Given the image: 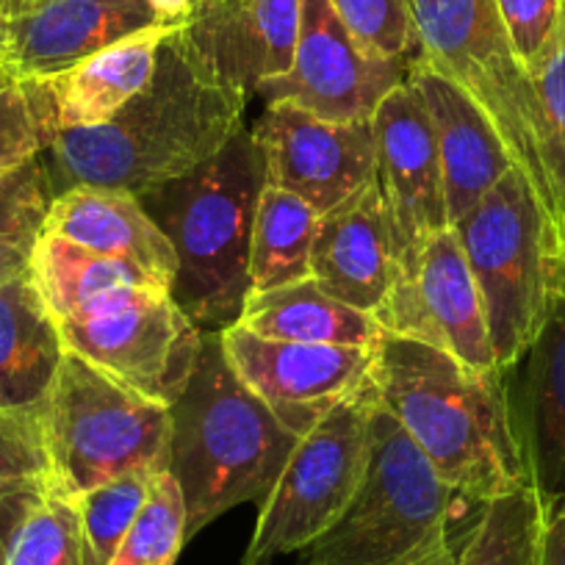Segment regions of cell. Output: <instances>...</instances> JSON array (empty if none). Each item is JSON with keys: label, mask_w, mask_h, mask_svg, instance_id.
Masks as SVG:
<instances>
[{"label": "cell", "mask_w": 565, "mask_h": 565, "mask_svg": "<svg viewBox=\"0 0 565 565\" xmlns=\"http://www.w3.org/2000/svg\"><path fill=\"white\" fill-rule=\"evenodd\" d=\"M330 7L366 51L407 64L418 56L411 0H330Z\"/></svg>", "instance_id": "obj_33"}, {"label": "cell", "mask_w": 565, "mask_h": 565, "mask_svg": "<svg viewBox=\"0 0 565 565\" xmlns=\"http://www.w3.org/2000/svg\"><path fill=\"white\" fill-rule=\"evenodd\" d=\"M480 286L497 366L530 347L559 295V225L521 167H513L452 225Z\"/></svg>", "instance_id": "obj_5"}, {"label": "cell", "mask_w": 565, "mask_h": 565, "mask_svg": "<svg viewBox=\"0 0 565 565\" xmlns=\"http://www.w3.org/2000/svg\"><path fill=\"white\" fill-rule=\"evenodd\" d=\"M480 508V519L460 552L452 554V565H541L546 504L535 488H513Z\"/></svg>", "instance_id": "obj_28"}, {"label": "cell", "mask_w": 565, "mask_h": 565, "mask_svg": "<svg viewBox=\"0 0 565 565\" xmlns=\"http://www.w3.org/2000/svg\"><path fill=\"white\" fill-rule=\"evenodd\" d=\"M372 383L341 402L297 441L258 508L242 565H271L317 543L344 515L372 452Z\"/></svg>", "instance_id": "obj_9"}, {"label": "cell", "mask_w": 565, "mask_h": 565, "mask_svg": "<svg viewBox=\"0 0 565 565\" xmlns=\"http://www.w3.org/2000/svg\"><path fill=\"white\" fill-rule=\"evenodd\" d=\"M559 295H565V225L559 227V280H557Z\"/></svg>", "instance_id": "obj_41"}, {"label": "cell", "mask_w": 565, "mask_h": 565, "mask_svg": "<svg viewBox=\"0 0 565 565\" xmlns=\"http://www.w3.org/2000/svg\"><path fill=\"white\" fill-rule=\"evenodd\" d=\"M167 29H183L200 0H150Z\"/></svg>", "instance_id": "obj_38"}, {"label": "cell", "mask_w": 565, "mask_h": 565, "mask_svg": "<svg viewBox=\"0 0 565 565\" xmlns=\"http://www.w3.org/2000/svg\"><path fill=\"white\" fill-rule=\"evenodd\" d=\"M266 161L253 128L189 175L136 192L178 258L172 300L198 328H231L249 291V238L266 186Z\"/></svg>", "instance_id": "obj_4"}, {"label": "cell", "mask_w": 565, "mask_h": 565, "mask_svg": "<svg viewBox=\"0 0 565 565\" xmlns=\"http://www.w3.org/2000/svg\"><path fill=\"white\" fill-rule=\"evenodd\" d=\"M541 565H565V497L546 510Z\"/></svg>", "instance_id": "obj_37"}, {"label": "cell", "mask_w": 565, "mask_h": 565, "mask_svg": "<svg viewBox=\"0 0 565 565\" xmlns=\"http://www.w3.org/2000/svg\"><path fill=\"white\" fill-rule=\"evenodd\" d=\"M499 377L526 477L548 510L565 497V295H554L537 335Z\"/></svg>", "instance_id": "obj_17"}, {"label": "cell", "mask_w": 565, "mask_h": 565, "mask_svg": "<svg viewBox=\"0 0 565 565\" xmlns=\"http://www.w3.org/2000/svg\"><path fill=\"white\" fill-rule=\"evenodd\" d=\"M233 372L295 436H306L333 407L366 388L374 347L302 344L249 333L242 324L220 330Z\"/></svg>", "instance_id": "obj_12"}, {"label": "cell", "mask_w": 565, "mask_h": 565, "mask_svg": "<svg viewBox=\"0 0 565 565\" xmlns=\"http://www.w3.org/2000/svg\"><path fill=\"white\" fill-rule=\"evenodd\" d=\"M407 81L430 114L452 227L513 170L515 161L491 117L449 75L416 56L407 67Z\"/></svg>", "instance_id": "obj_19"}, {"label": "cell", "mask_w": 565, "mask_h": 565, "mask_svg": "<svg viewBox=\"0 0 565 565\" xmlns=\"http://www.w3.org/2000/svg\"><path fill=\"white\" fill-rule=\"evenodd\" d=\"M164 471L186 504V537L247 502H264L300 436L233 372L220 330H205L186 388L170 407Z\"/></svg>", "instance_id": "obj_3"}, {"label": "cell", "mask_w": 565, "mask_h": 565, "mask_svg": "<svg viewBox=\"0 0 565 565\" xmlns=\"http://www.w3.org/2000/svg\"><path fill=\"white\" fill-rule=\"evenodd\" d=\"M385 335L422 341L477 372H497L486 306L452 227L422 244L374 313Z\"/></svg>", "instance_id": "obj_11"}, {"label": "cell", "mask_w": 565, "mask_h": 565, "mask_svg": "<svg viewBox=\"0 0 565 565\" xmlns=\"http://www.w3.org/2000/svg\"><path fill=\"white\" fill-rule=\"evenodd\" d=\"M247 95L189 45L181 29L161 40L150 84L108 122L62 130L40 156L53 198L78 186L141 189L189 175L244 128Z\"/></svg>", "instance_id": "obj_1"}, {"label": "cell", "mask_w": 565, "mask_h": 565, "mask_svg": "<svg viewBox=\"0 0 565 565\" xmlns=\"http://www.w3.org/2000/svg\"><path fill=\"white\" fill-rule=\"evenodd\" d=\"M418 56L463 86L491 117L515 167L557 220L541 159V114L530 73L515 56L497 0H411ZM559 225V222H557Z\"/></svg>", "instance_id": "obj_8"}, {"label": "cell", "mask_w": 565, "mask_h": 565, "mask_svg": "<svg viewBox=\"0 0 565 565\" xmlns=\"http://www.w3.org/2000/svg\"><path fill=\"white\" fill-rule=\"evenodd\" d=\"M53 493L36 407H0V565L31 513Z\"/></svg>", "instance_id": "obj_27"}, {"label": "cell", "mask_w": 565, "mask_h": 565, "mask_svg": "<svg viewBox=\"0 0 565 565\" xmlns=\"http://www.w3.org/2000/svg\"><path fill=\"white\" fill-rule=\"evenodd\" d=\"M374 178L388 211L399 269L427 238L447 231V189L430 114L411 81L383 97L372 117Z\"/></svg>", "instance_id": "obj_14"}, {"label": "cell", "mask_w": 565, "mask_h": 565, "mask_svg": "<svg viewBox=\"0 0 565 565\" xmlns=\"http://www.w3.org/2000/svg\"><path fill=\"white\" fill-rule=\"evenodd\" d=\"M319 214L297 194L266 183L249 238V291L311 277Z\"/></svg>", "instance_id": "obj_26"}, {"label": "cell", "mask_w": 565, "mask_h": 565, "mask_svg": "<svg viewBox=\"0 0 565 565\" xmlns=\"http://www.w3.org/2000/svg\"><path fill=\"white\" fill-rule=\"evenodd\" d=\"M172 29H150L128 36L75 67L45 78L51 92L56 128H97L117 117L145 86L159 64L161 40Z\"/></svg>", "instance_id": "obj_22"}, {"label": "cell", "mask_w": 565, "mask_h": 565, "mask_svg": "<svg viewBox=\"0 0 565 565\" xmlns=\"http://www.w3.org/2000/svg\"><path fill=\"white\" fill-rule=\"evenodd\" d=\"M56 136L45 78H25L0 64V178L40 159Z\"/></svg>", "instance_id": "obj_29"}, {"label": "cell", "mask_w": 565, "mask_h": 565, "mask_svg": "<svg viewBox=\"0 0 565 565\" xmlns=\"http://www.w3.org/2000/svg\"><path fill=\"white\" fill-rule=\"evenodd\" d=\"M399 271L377 178L319 216L311 249V277L319 289L374 317Z\"/></svg>", "instance_id": "obj_20"}, {"label": "cell", "mask_w": 565, "mask_h": 565, "mask_svg": "<svg viewBox=\"0 0 565 565\" xmlns=\"http://www.w3.org/2000/svg\"><path fill=\"white\" fill-rule=\"evenodd\" d=\"M497 9L515 56L535 78L557 47L565 0H497Z\"/></svg>", "instance_id": "obj_36"}, {"label": "cell", "mask_w": 565, "mask_h": 565, "mask_svg": "<svg viewBox=\"0 0 565 565\" xmlns=\"http://www.w3.org/2000/svg\"><path fill=\"white\" fill-rule=\"evenodd\" d=\"M64 350L125 388L172 407L203 347V328L167 289H130L111 308L58 322Z\"/></svg>", "instance_id": "obj_10"}, {"label": "cell", "mask_w": 565, "mask_h": 565, "mask_svg": "<svg viewBox=\"0 0 565 565\" xmlns=\"http://www.w3.org/2000/svg\"><path fill=\"white\" fill-rule=\"evenodd\" d=\"M29 266H31L29 249L0 242V282L23 275V271H29Z\"/></svg>", "instance_id": "obj_39"}, {"label": "cell", "mask_w": 565, "mask_h": 565, "mask_svg": "<svg viewBox=\"0 0 565 565\" xmlns=\"http://www.w3.org/2000/svg\"><path fill=\"white\" fill-rule=\"evenodd\" d=\"M455 491L402 424L374 402L372 452L350 508L306 548L302 565H396L447 541Z\"/></svg>", "instance_id": "obj_7"}, {"label": "cell", "mask_w": 565, "mask_h": 565, "mask_svg": "<svg viewBox=\"0 0 565 565\" xmlns=\"http://www.w3.org/2000/svg\"><path fill=\"white\" fill-rule=\"evenodd\" d=\"M253 134L266 181L306 200L319 216L374 181L372 119L330 122L291 103H269Z\"/></svg>", "instance_id": "obj_15"}, {"label": "cell", "mask_w": 565, "mask_h": 565, "mask_svg": "<svg viewBox=\"0 0 565 565\" xmlns=\"http://www.w3.org/2000/svg\"><path fill=\"white\" fill-rule=\"evenodd\" d=\"M7 565H86L78 502L51 493L18 530Z\"/></svg>", "instance_id": "obj_32"}, {"label": "cell", "mask_w": 565, "mask_h": 565, "mask_svg": "<svg viewBox=\"0 0 565 565\" xmlns=\"http://www.w3.org/2000/svg\"><path fill=\"white\" fill-rule=\"evenodd\" d=\"M150 29H167L150 0H14L0 12V64L51 78Z\"/></svg>", "instance_id": "obj_16"}, {"label": "cell", "mask_w": 565, "mask_h": 565, "mask_svg": "<svg viewBox=\"0 0 565 565\" xmlns=\"http://www.w3.org/2000/svg\"><path fill=\"white\" fill-rule=\"evenodd\" d=\"M51 203L53 189L42 159L0 178V242L31 253L42 236Z\"/></svg>", "instance_id": "obj_35"}, {"label": "cell", "mask_w": 565, "mask_h": 565, "mask_svg": "<svg viewBox=\"0 0 565 565\" xmlns=\"http://www.w3.org/2000/svg\"><path fill=\"white\" fill-rule=\"evenodd\" d=\"M64 341L31 271L0 282V407H36L45 399Z\"/></svg>", "instance_id": "obj_23"}, {"label": "cell", "mask_w": 565, "mask_h": 565, "mask_svg": "<svg viewBox=\"0 0 565 565\" xmlns=\"http://www.w3.org/2000/svg\"><path fill=\"white\" fill-rule=\"evenodd\" d=\"M407 67L366 51L335 18L330 0H302L295 64L255 95L266 106L291 103L330 122H369L383 97L407 78Z\"/></svg>", "instance_id": "obj_13"}, {"label": "cell", "mask_w": 565, "mask_h": 565, "mask_svg": "<svg viewBox=\"0 0 565 565\" xmlns=\"http://www.w3.org/2000/svg\"><path fill=\"white\" fill-rule=\"evenodd\" d=\"M36 418L58 497L78 499L130 471L164 469L170 407L125 388L73 352H64Z\"/></svg>", "instance_id": "obj_6"}, {"label": "cell", "mask_w": 565, "mask_h": 565, "mask_svg": "<svg viewBox=\"0 0 565 565\" xmlns=\"http://www.w3.org/2000/svg\"><path fill=\"white\" fill-rule=\"evenodd\" d=\"M541 114V159L552 186L559 227L565 225V9L559 40L546 67L532 78Z\"/></svg>", "instance_id": "obj_34"}, {"label": "cell", "mask_w": 565, "mask_h": 565, "mask_svg": "<svg viewBox=\"0 0 565 565\" xmlns=\"http://www.w3.org/2000/svg\"><path fill=\"white\" fill-rule=\"evenodd\" d=\"M156 469H139L78 497L86 565H108L150 497Z\"/></svg>", "instance_id": "obj_31"}, {"label": "cell", "mask_w": 565, "mask_h": 565, "mask_svg": "<svg viewBox=\"0 0 565 565\" xmlns=\"http://www.w3.org/2000/svg\"><path fill=\"white\" fill-rule=\"evenodd\" d=\"M186 504L170 471H156L150 497L108 565H175L186 543Z\"/></svg>", "instance_id": "obj_30"}, {"label": "cell", "mask_w": 565, "mask_h": 565, "mask_svg": "<svg viewBox=\"0 0 565 565\" xmlns=\"http://www.w3.org/2000/svg\"><path fill=\"white\" fill-rule=\"evenodd\" d=\"M369 383L455 493L486 504L530 486L499 369L477 372L436 347L383 333Z\"/></svg>", "instance_id": "obj_2"}, {"label": "cell", "mask_w": 565, "mask_h": 565, "mask_svg": "<svg viewBox=\"0 0 565 565\" xmlns=\"http://www.w3.org/2000/svg\"><path fill=\"white\" fill-rule=\"evenodd\" d=\"M302 0H203L183 36L216 75L255 95L291 70Z\"/></svg>", "instance_id": "obj_18"}, {"label": "cell", "mask_w": 565, "mask_h": 565, "mask_svg": "<svg viewBox=\"0 0 565 565\" xmlns=\"http://www.w3.org/2000/svg\"><path fill=\"white\" fill-rule=\"evenodd\" d=\"M249 333L275 341L302 344L374 347L383 330L372 313H363L319 289L313 277L247 291L238 322Z\"/></svg>", "instance_id": "obj_24"}, {"label": "cell", "mask_w": 565, "mask_h": 565, "mask_svg": "<svg viewBox=\"0 0 565 565\" xmlns=\"http://www.w3.org/2000/svg\"><path fill=\"white\" fill-rule=\"evenodd\" d=\"M42 233L136 266L172 291L178 275L175 249L134 192L100 186L70 189L53 198Z\"/></svg>", "instance_id": "obj_21"}, {"label": "cell", "mask_w": 565, "mask_h": 565, "mask_svg": "<svg viewBox=\"0 0 565 565\" xmlns=\"http://www.w3.org/2000/svg\"><path fill=\"white\" fill-rule=\"evenodd\" d=\"M452 546H449V541H441L436 543L433 548H427V552L416 554V557L405 559V563H396V565H452Z\"/></svg>", "instance_id": "obj_40"}, {"label": "cell", "mask_w": 565, "mask_h": 565, "mask_svg": "<svg viewBox=\"0 0 565 565\" xmlns=\"http://www.w3.org/2000/svg\"><path fill=\"white\" fill-rule=\"evenodd\" d=\"M200 3H203V0H200Z\"/></svg>", "instance_id": "obj_43"}, {"label": "cell", "mask_w": 565, "mask_h": 565, "mask_svg": "<svg viewBox=\"0 0 565 565\" xmlns=\"http://www.w3.org/2000/svg\"><path fill=\"white\" fill-rule=\"evenodd\" d=\"M29 271L56 322L81 317L119 289H164L136 266L92 253L53 233L36 238Z\"/></svg>", "instance_id": "obj_25"}, {"label": "cell", "mask_w": 565, "mask_h": 565, "mask_svg": "<svg viewBox=\"0 0 565 565\" xmlns=\"http://www.w3.org/2000/svg\"><path fill=\"white\" fill-rule=\"evenodd\" d=\"M12 3H14V0H0V12H3L7 7H12Z\"/></svg>", "instance_id": "obj_42"}]
</instances>
